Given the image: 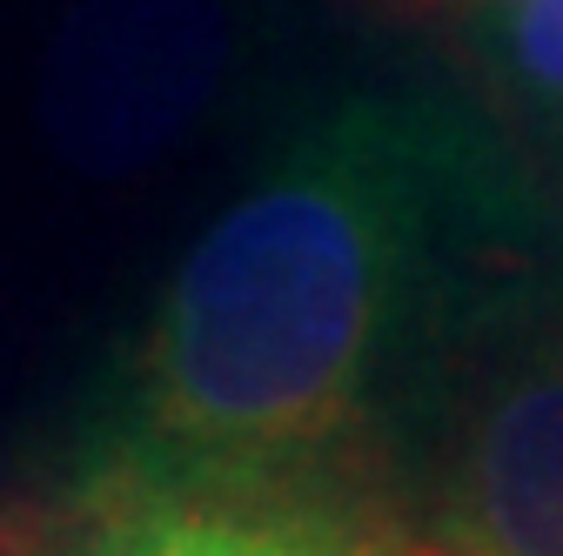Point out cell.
<instances>
[{
	"mask_svg": "<svg viewBox=\"0 0 563 556\" xmlns=\"http://www.w3.org/2000/svg\"><path fill=\"white\" fill-rule=\"evenodd\" d=\"M543 275L530 162L476 108L363 88L201 229L101 402L81 482L369 523L476 329Z\"/></svg>",
	"mask_w": 563,
	"mask_h": 556,
	"instance_id": "1",
	"label": "cell"
},
{
	"mask_svg": "<svg viewBox=\"0 0 563 556\" xmlns=\"http://www.w3.org/2000/svg\"><path fill=\"white\" fill-rule=\"evenodd\" d=\"M369 523L262 503V497H188V490H114L75 482L41 556H396Z\"/></svg>",
	"mask_w": 563,
	"mask_h": 556,
	"instance_id": "4",
	"label": "cell"
},
{
	"mask_svg": "<svg viewBox=\"0 0 563 556\" xmlns=\"http://www.w3.org/2000/svg\"><path fill=\"white\" fill-rule=\"evenodd\" d=\"M530 181H537V215H543V268H550V289L563 302V127L543 134Z\"/></svg>",
	"mask_w": 563,
	"mask_h": 556,
	"instance_id": "6",
	"label": "cell"
},
{
	"mask_svg": "<svg viewBox=\"0 0 563 556\" xmlns=\"http://www.w3.org/2000/svg\"><path fill=\"white\" fill-rule=\"evenodd\" d=\"M229 67V0H75L41 60V127L81 175H134L208 114Z\"/></svg>",
	"mask_w": 563,
	"mask_h": 556,
	"instance_id": "3",
	"label": "cell"
},
{
	"mask_svg": "<svg viewBox=\"0 0 563 556\" xmlns=\"http://www.w3.org/2000/svg\"><path fill=\"white\" fill-rule=\"evenodd\" d=\"M430 543L463 556H563V302L550 268L463 349L430 443Z\"/></svg>",
	"mask_w": 563,
	"mask_h": 556,
	"instance_id": "2",
	"label": "cell"
},
{
	"mask_svg": "<svg viewBox=\"0 0 563 556\" xmlns=\"http://www.w3.org/2000/svg\"><path fill=\"white\" fill-rule=\"evenodd\" d=\"M470 60L537 127H563V0H450Z\"/></svg>",
	"mask_w": 563,
	"mask_h": 556,
	"instance_id": "5",
	"label": "cell"
},
{
	"mask_svg": "<svg viewBox=\"0 0 563 556\" xmlns=\"http://www.w3.org/2000/svg\"><path fill=\"white\" fill-rule=\"evenodd\" d=\"M396 556H463V549H443V543H402Z\"/></svg>",
	"mask_w": 563,
	"mask_h": 556,
	"instance_id": "7",
	"label": "cell"
}]
</instances>
